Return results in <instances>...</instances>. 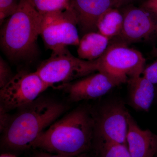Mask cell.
<instances>
[{"mask_svg": "<svg viewBox=\"0 0 157 157\" xmlns=\"http://www.w3.org/2000/svg\"><path fill=\"white\" fill-rule=\"evenodd\" d=\"M119 85L107 74L98 72L57 87L63 90L71 102H76L101 98Z\"/></svg>", "mask_w": 157, "mask_h": 157, "instance_id": "30bf717a", "label": "cell"}, {"mask_svg": "<svg viewBox=\"0 0 157 157\" xmlns=\"http://www.w3.org/2000/svg\"><path fill=\"white\" fill-rule=\"evenodd\" d=\"M0 157H17L16 155L14 154L9 152H4L2 153Z\"/></svg>", "mask_w": 157, "mask_h": 157, "instance_id": "d4e9b609", "label": "cell"}, {"mask_svg": "<svg viewBox=\"0 0 157 157\" xmlns=\"http://www.w3.org/2000/svg\"><path fill=\"white\" fill-rule=\"evenodd\" d=\"M97 62L98 72L107 74L120 85L142 75L146 59L140 51L120 41L109 45Z\"/></svg>", "mask_w": 157, "mask_h": 157, "instance_id": "5b68a950", "label": "cell"}, {"mask_svg": "<svg viewBox=\"0 0 157 157\" xmlns=\"http://www.w3.org/2000/svg\"><path fill=\"white\" fill-rule=\"evenodd\" d=\"M66 109L64 104L43 97L18 108L2 133L1 149L5 152L15 154L32 148L39 135L57 120Z\"/></svg>", "mask_w": 157, "mask_h": 157, "instance_id": "7a4b0ae2", "label": "cell"}, {"mask_svg": "<svg viewBox=\"0 0 157 157\" xmlns=\"http://www.w3.org/2000/svg\"><path fill=\"white\" fill-rule=\"evenodd\" d=\"M95 134L105 140L127 145L128 110L120 101H110L92 108Z\"/></svg>", "mask_w": 157, "mask_h": 157, "instance_id": "ba28073f", "label": "cell"}, {"mask_svg": "<svg viewBox=\"0 0 157 157\" xmlns=\"http://www.w3.org/2000/svg\"><path fill=\"white\" fill-rule=\"evenodd\" d=\"M41 14L63 11L70 9L71 0H30Z\"/></svg>", "mask_w": 157, "mask_h": 157, "instance_id": "e0dca14e", "label": "cell"}, {"mask_svg": "<svg viewBox=\"0 0 157 157\" xmlns=\"http://www.w3.org/2000/svg\"><path fill=\"white\" fill-rule=\"evenodd\" d=\"M21 0H0V21L1 24L15 12Z\"/></svg>", "mask_w": 157, "mask_h": 157, "instance_id": "ac0fdd59", "label": "cell"}, {"mask_svg": "<svg viewBox=\"0 0 157 157\" xmlns=\"http://www.w3.org/2000/svg\"><path fill=\"white\" fill-rule=\"evenodd\" d=\"M90 152L94 157H132L127 145L105 140L95 134Z\"/></svg>", "mask_w": 157, "mask_h": 157, "instance_id": "2e32d148", "label": "cell"}, {"mask_svg": "<svg viewBox=\"0 0 157 157\" xmlns=\"http://www.w3.org/2000/svg\"><path fill=\"white\" fill-rule=\"evenodd\" d=\"M37 150L33 153L30 157H75L56 154L51 153L43 151L40 150Z\"/></svg>", "mask_w": 157, "mask_h": 157, "instance_id": "603a6c76", "label": "cell"}, {"mask_svg": "<svg viewBox=\"0 0 157 157\" xmlns=\"http://www.w3.org/2000/svg\"><path fill=\"white\" fill-rule=\"evenodd\" d=\"M127 147L132 157H154L157 154V135L143 130L128 113Z\"/></svg>", "mask_w": 157, "mask_h": 157, "instance_id": "7c38bea8", "label": "cell"}, {"mask_svg": "<svg viewBox=\"0 0 157 157\" xmlns=\"http://www.w3.org/2000/svg\"><path fill=\"white\" fill-rule=\"evenodd\" d=\"M123 14L116 8L108 10L101 17L98 26V32L109 40L118 37L123 25Z\"/></svg>", "mask_w": 157, "mask_h": 157, "instance_id": "9a60e30c", "label": "cell"}, {"mask_svg": "<svg viewBox=\"0 0 157 157\" xmlns=\"http://www.w3.org/2000/svg\"><path fill=\"white\" fill-rule=\"evenodd\" d=\"M76 157H94L90 152H86L77 156Z\"/></svg>", "mask_w": 157, "mask_h": 157, "instance_id": "484cf974", "label": "cell"}, {"mask_svg": "<svg viewBox=\"0 0 157 157\" xmlns=\"http://www.w3.org/2000/svg\"><path fill=\"white\" fill-rule=\"evenodd\" d=\"M98 71L97 59L88 61L76 57L67 47L52 51L50 57L37 68L40 78L49 87L69 83Z\"/></svg>", "mask_w": 157, "mask_h": 157, "instance_id": "277c9868", "label": "cell"}, {"mask_svg": "<svg viewBox=\"0 0 157 157\" xmlns=\"http://www.w3.org/2000/svg\"><path fill=\"white\" fill-rule=\"evenodd\" d=\"M114 8L118 9L122 6H125L134 0H112Z\"/></svg>", "mask_w": 157, "mask_h": 157, "instance_id": "cb8c5ba5", "label": "cell"}, {"mask_svg": "<svg viewBox=\"0 0 157 157\" xmlns=\"http://www.w3.org/2000/svg\"><path fill=\"white\" fill-rule=\"evenodd\" d=\"M140 7L157 15V0H145Z\"/></svg>", "mask_w": 157, "mask_h": 157, "instance_id": "7402d4cb", "label": "cell"}, {"mask_svg": "<svg viewBox=\"0 0 157 157\" xmlns=\"http://www.w3.org/2000/svg\"><path fill=\"white\" fill-rule=\"evenodd\" d=\"M70 7L76 15L78 27L83 36L98 32L101 17L114 6L112 0H71Z\"/></svg>", "mask_w": 157, "mask_h": 157, "instance_id": "8fae6325", "label": "cell"}, {"mask_svg": "<svg viewBox=\"0 0 157 157\" xmlns=\"http://www.w3.org/2000/svg\"><path fill=\"white\" fill-rule=\"evenodd\" d=\"M49 87L36 72L21 71L0 90V107L7 111L18 109L36 100Z\"/></svg>", "mask_w": 157, "mask_h": 157, "instance_id": "52a82bcc", "label": "cell"}, {"mask_svg": "<svg viewBox=\"0 0 157 157\" xmlns=\"http://www.w3.org/2000/svg\"><path fill=\"white\" fill-rule=\"evenodd\" d=\"M41 15L40 36L47 48L54 51L78 46L80 39L77 20L71 8Z\"/></svg>", "mask_w": 157, "mask_h": 157, "instance_id": "8992f818", "label": "cell"}, {"mask_svg": "<svg viewBox=\"0 0 157 157\" xmlns=\"http://www.w3.org/2000/svg\"><path fill=\"white\" fill-rule=\"evenodd\" d=\"M41 14L30 0H21L15 12L6 19L1 31V46L13 60L27 59L37 52Z\"/></svg>", "mask_w": 157, "mask_h": 157, "instance_id": "3957f363", "label": "cell"}, {"mask_svg": "<svg viewBox=\"0 0 157 157\" xmlns=\"http://www.w3.org/2000/svg\"><path fill=\"white\" fill-rule=\"evenodd\" d=\"M12 115L9 113L3 107H0V132L2 133L8 126L10 122Z\"/></svg>", "mask_w": 157, "mask_h": 157, "instance_id": "44dd1931", "label": "cell"}, {"mask_svg": "<svg viewBox=\"0 0 157 157\" xmlns=\"http://www.w3.org/2000/svg\"><path fill=\"white\" fill-rule=\"evenodd\" d=\"M109 41L98 32L85 34L79 41L77 49L78 57L88 61L98 59L107 50Z\"/></svg>", "mask_w": 157, "mask_h": 157, "instance_id": "5bb4252c", "label": "cell"}, {"mask_svg": "<svg viewBox=\"0 0 157 157\" xmlns=\"http://www.w3.org/2000/svg\"><path fill=\"white\" fill-rule=\"evenodd\" d=\"M127 83L130 105L136 110L148 111L155 98V85L143 75L131 78Z\"/></svg>", "mask_w": 157, "mask_h": 157, "instance_id": "4fadbf2b", "label": "cell"}, {"mask_svg": "<svg viewBox=\"0 0 157 157\" xmlns=\"http://www.w3.org/2000/svg\"><path fill=\"white\" fill-rule=\"evenodd\" d=\"M152 55L153 56L157 57V47L153 49L151 52Z\"/></svg>", "mask_w": 157, "mask_h": 157, "instance_id": "4316f807", "label": "cell"}, {"mask_svg": "<svg viewBox=\"0 0 157 157\" xmlns=\"http://www.w3.org/2000/svg\"><path fill=\"white\" fill-rule=\"evenodd\" d=\"M13 75L11 68L2 57L0 58V88H2L11 81Z\"/></svg>", "mask_w": 157, "mask_h": 157, "instance_id": "d6986e66", "label": "cell"}, {"mask_svg": "<svg viewBox=\"0 0 157 157\" xmlns=\"http://www.w3.org/2000/svg\"><path fill=\"white\" fill-rule=\"evenodd\" d=\"M123 25L119 37L126 43L147 41L157 36V15L142 7L131 6L122 13Z\"/></svg>", "mask_w": 157, "mask_h": 157, "instance_id": "9c48e42d", "label": "cell"}, {"mask_svg": "<svg viewBox=\"0 0 157 157\" xmlns=\"http://www.w3.org/2000/svg\"><path fill=\"white\" fill-rule=\"evenodd\" d=\"M94 135L91 107L79 106L45 129L33 143L32 148L76 157L91 151Z\"/></svg>", "mask_w": 157, "mask_h": 157, "instance_id": "6da1fadb", "label": "cell"}, {"mask_svg": "<svg viewBox=\"0 0 157 157\" xmlns=\"http://www.w3.org/2000/svg\"><path fill=\"white\" fill-rule=\"evenodd\" d=\"M142 75L153 84H157V60L145 67Z\"/></svg>", "mask_w": 157, "mask_h": 157, "instance_id": "ffe728a7", "label": "cell"}]
</instances>
